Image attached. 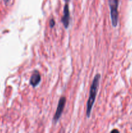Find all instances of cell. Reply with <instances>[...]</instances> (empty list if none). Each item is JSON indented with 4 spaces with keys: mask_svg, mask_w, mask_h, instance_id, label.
<instances>
[{
    "mask_svg": "<svg viewBox=\"0 0 132 133\" xmlns=\"http://www.w3.org/2000/svg\"><path fill=\"white\" fill-rule=\"evenodd\" d=\"M100 75H96L94 79H93L91 86V88H90L89 96V99H88V103H87L86 116L88 118H89L93 104L95 103L96 96H97V91H98V86H99V83H100Z\"/></svg>",
    "mask_w": 132,
    "mask_h": 133,
    "instance_id": "6da1fadb",
    "label": "cell"
},
{
    "mask_svg": "<svg viewBox=\"0 0 132 133\" xmlns=\"http://www.w3.org/2000/svg\"><path fill=\"white\" fill-rule=\"evenodd\" d=\"M109 5L111 12V19L112 25L116 27L118 24L119 20V13H118V5L119 0H109Z\"/></svg>",
    "mask_w": 132,
    "mask_h": 133,
    "instance_id": "7a4b0ae2",
    "label": "cell"
},
{
    "mask_svg": "<svg viewBox=\"0 0 132 133\" xmlns=\"http://www.w3.org/2000/svg\"><path fill=\"white\" fill-rule=\"evenodd\" d=\"M66 102V98L63 97V98H60V100L59 101V103H58V104L57 110H56V113H55V114H54V118H53V121H54V122H56L58 120H59L60 116H61L63 112V110L64 109Z\"/></svg>",
    "mask_w": 132,
    "mask_h": 133,
    "instance_id": "3957f363",
    "label": "cell"
},
{
    "mask_svg": "<svg viewBox=\"0 0 132 133\" xmlns=\"http://www.w3.org/2000/svg\"><path fill=\"white\" fill-rule=\"evenodd\" d=\"M70 21V14L69 10V7L67 4H66L64 7V16L62 18V22L64 25L65 28H67L69 25Z\"/></svg>",
    "mask_w": 132,
    "mask_h": 133,
    "instance_id": "277c9868",
    "label": "cell"
},
{
    "mask_svg": "<svg viewBox=\"0 0 132 133\" xmlns=\"http://www.w3.org/2000/svg\"><path fill=\"white\" fill-rule=\"evenodd\" d=\"M41 81V76L38 71H34L30 79V83L32 86H37Z\"/></svg>",
    "mask_w": 132,
    "mask_h": 133,
    "instance_id": "5b68a950",
    "label": "cell"
},
{
    "mask_svg": "<svg viewBox=\"0 0 132 133\" xmlns=\"http://www.w3.org/2000/svg\"><path fill=\"white\" fill-rule=\"evenodd\" d=\"M54 24H55V22H54V20H51V21H50V27H53L54 26Z\"/></svg>",
    "mask_w": 132,
    "mask_h": 133,
    "instance_id": "8992f818",
    "label": "cell"
},
{
    "mask_svg": "<svg viewBox=\"0 0 132 133\" xmlns=\"http://www.w3.org/2000/svg\"><path fill=\"white\" fill-rule=\"evenodd\" d=\"M65 1H69V0H65Z\"/></svg>",
    "mask_w": 132,
    "mask_h": 133,
    "instance_id": "52a82bcc",
    "label": "cell"
}]
</instances>
